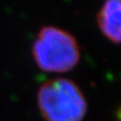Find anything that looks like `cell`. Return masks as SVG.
I'll return each instance as SVG.
<instances>
[{"label":"cell","instance_id":"obj_1","mask_svg":"<svg viewBox=\"0 0 121 121\" xmlns=\"http://www.w3.org/2000/svg\"><path fill=\"white\" fill-rule=\"evenodd\" d=\"M32 54L36 66L47 73H67L80 60V48L76 38L53 26H45L38 32L33 46Z\"/></svg>","mask_w":121,"mask_h":121},{"label":"cell","instance_id":"obj_2","mask_svg":"<svg viewBox=\"0 0 121 121\" xmlns=\"http://www.w3.org/2000/svg\"><path fill=\"white\" fill-rule=\"evenodd\" d=\"M37 104L46 121H82L87 112L82 91L67 78L43 83L37 92Z\"/></svg>","mask_w":121,"mask_h":121},{"label":"cell","instance_id":"obj_3","mask_svg":"<svg viewBox=\"0 0 121 121\" xmlns=\"http://www.w3.org/2000/svg\"><path fill=\"white\" fill-rule=\"evenodd\" d=\"M96 22L106 39L114 44H121V0H104Z\"/></svg>","mask_w":121,"mask_h":121},{"label":"cell","instance_id":"obj_4","mask_svg":"<svg viewBox=\"0 0 121 121\" xmlns=\"http://www.w3.org/2000/svg\"><path fill=\"white\" fill-rule=\"evenodd\" d=\"M117 117H118V120L119 121H121V107L118 109V111H117Z\"/></svg>","mask_w":121,"mask_h":121}]
</instances>
